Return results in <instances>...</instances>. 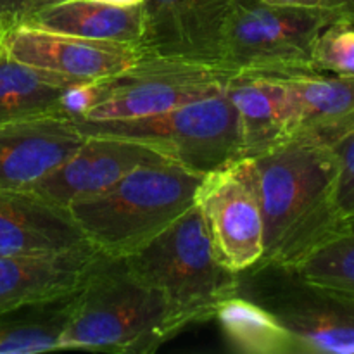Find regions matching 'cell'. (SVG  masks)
Masks as SVG:
<instances>
[{
    "label": "cell",
    "mask_w": 354,
    "mask_h": 354,
    "mask_svg": "<svg viewBox=\"0 0 354 354\" xmlns=\"http://www.w3.org/2000/svg\"><path fill=\"white\" fill-rule=\"evenodd\" d=\"M251 161L265 223L261 261L296 268L348 223L335 197L334 145L320 138L292 137Z\"/></svg>",
    "instance_id": "cell-1"
},
{
    "label": "cell",
    "mask_w": 354,
    "mask_h": 354,
    "mask_svg": "<svg viewBox=\"0 0 354 354\" xmlns=\"http://www.w3.org/2000/svg\"><path fill=\"white\" fill-rule=\"evenodd\" d=\"M185 328L165 294L138 279L123 256L100 252L73 296L59 351L149 354Z\"/></svg>",
    "instance_id": "cell-2"
},
{
    "label": "cell",
    "mask_w": 354,
    "mask_h": 354,
    "mask_svg": "<svg viewBox=\"0 0 354 354\" xmlns=\"http://www.w3.org/2000/svg\"><path fill=\"white\" fill-rule=\"evenodd\" d=\"M201 180L203 175L171 161L144 165L68 211L92 248L107 256H128L196 204Z\"/></svg>",
    "instance_id": "cell-3"
},
{
    "label": "cell",
    "mask_w": 354,
    "mask_h": 354,
    "mask_svg": "<svg viewBox=\"0 0 354 354\" xmlns=\"http://www.w3.org/2000/svg\"><path fill=\"white\" fill-rule=\"evenodd\" d=\"M123 258L138 279L165 294L187 327L213 320L218 306L237 290V273L218 261L196 204Z\"/></svg>",
    "instance_id": "cell-4"
},
{
    "label": "cell",
    "mask_w": 354,
    "mask_h": 354,
    "mask_svg": "<svg viewBox=\"0 0 354 354\" xmlns=\"http://www.w3.org/2000/svg\"><path fill=\"white\" fill-rule=\"evenodd\" d=\"M75 121L83 135L138 142L168 161L203 176L244 159L237 113L225 88L154 116Z\"/></svg>",
    "instance_id": "cell-5"
},
{
    "label": "cell",
    "mask_w": 354,
    "mask_h": 354,
    "mask_svg": "<svg viewBox=\"0 0 354 354\" xmlns=\"http://www.w3.org/2000/svg\"><path fill=\"white\" fill-rule=\"evenodd\" d=\"M235 294L270 311L292 335L299 354H354V294L270 261L239 272Z\"/></svg>",
    "instance_id": "cell-6"
},
{
    "label": "cell",
    "mask_w": 354,
    "mask_h": 354,
    "mask_svg": "<svg viewBox=\"0 0 354 354\" xmlns=\"http://www.w3.org/2000/svg\"><path fill=\"white\" fill-rule=\"evenodd\" d=\"M334 21L342 19L328 9L234 0L225 35L223 62L239 73L280 78L318 75L311 66V50L320 31Z\"/></svg>",
    "instance_id": "cell-7"
},
{
    "label": "cell",
    "mask_w": 354,
    "mask_h": 354,
    "mask_svg": "<svg viewBox=\"0 0 354 354\" xmlns=\"http://www.w3.org/2000/svg\"><path fill=\"white\" fill-rule=\"evenodd\" d=\"M237 73L225 64L142 55L124 71L97 82L99 102L80 120H137L166 113L220 93Z\"/></svg>",
    "instance_id": "cell-8"
},
{
    "label": "cell",
    "mask_w": 354,
    "mask_h": 354,
    "mask_svg": "<svg viewBox=\"0 0 354 354\" xmlns=\"http://www.w3.org/2000/svg\"><path fill=\"white\" fill-rule=\"evenodd\" d=\"M196 206L221 265L239 273L261 261L265 223L251 159H239L204 175Z\"/></svg>",
    "instance_id": "cell-9"
},
{
    "label": "cell",
    "mask_w": 354,
    "mask_h": 354,
    "mask_svg": "<svg viewBox=\"0 0 354 354\" xmlns=\"http://www.w3.org/2000/svg\"><path fill=\"white\" fill-rule=\"evenodd\" d=\"M232 2L145 0L140 50L154 57L225 64V35Z\"/></svg>",
    "instance_id": "cell-10"
},
{
    "label": "cell",
    "mask_w": 354,
    "mask_h": 354,
    "mask_svg": "<svg viewBox=\"0 0 354 354\" xmlns=\"http://www.w3.org/2000/svg\"><path fill=\"white\" fill-rule=\"evenodd\" d=\"M2 45L14 59L66 85L111 78L144 55L135 45L88 40L33 26L9 31L2 37Z\"/></svg>",
    "instance_id": "cell-11"
},
{
    "label": "cell",
    "mask_w": 354,
    "mask_h": 354,
    "mask_svg": "<svg viewBox=\"0 0 354 354\" xmlns=\"http://www.w3.org/2000/svg\"><path fill=\"white\" fill-rule=\"evenodd\" d=\"M162 161L168 159L138 142L85 135L83 144L31 192L68 209L106 192L138 166Z\"/></svg>",
    "instance_id": "cell-12"
},
{
    "label": "cell",
    "mask_w": 354,
    "mask_h": 354,
    "mask_svg": "<svg viewBox=\"0 0 354 354\" xmlns=\"http://www.w3.org/2000/svg\"><path fill=\"white\" fill-rule=\"evenodd\" d=\"M85 140L66 114L0 123V190L31 192Z\"/></svg>",
    "instance_id": "cell-13"
},
{
    "label": "cell",
    "mask_w": 354,
    "mask_h": 354,
    "mask_svg": "<svg viewBox=\"0 0 354 354\" xmlns=\"http://www.w3.org/2000/svg\"><path fill=\"white\" fill-rule=\"evenodd\" d=\"M100 252L95 248L0 256V313L75 296Z\"/></svg>",
    "instance_id": "cell-14"
},
{
    "label": "cell",
    "mask_w": 354,
    "mask_h": 354,
    "mask_svg": "<svg viewBox=\"0 0 354 354\" xmlns=\"http://www.w3.org/2000/svg\"><path fill=\"white\" fill-rule=\"evenodd\" d=\"M88 245L66 207L35 192L0 190V256L47 254Z\"/></svg>",
    "instance_id": "cell-15"
},
{
    "label": "cell",
    "mask_w": 354,
    "mask_h": 354,
    "mask_svg": "<svg viewBox=\"0 0 354 354\" xmlns=\"http://www.w3.org/2000/svg\"><path fill=\"white\" fill-rule=\"evenodd\" d=\"M225 92L237 113L244 158L254 159L289 140L292 107L283 78L237 73Z\"/></svg>",
    "instance_id": "cell-16"
},
{
    "label": "cell",
    "mask_w": 354,
    "mask_h": 354,
    "mask_svg": "<svg viewBox=\"0 0 354 354\" xmlns=\"http://www.w3.org/2000/svg\"><path fill=\"white\" fill-rule=\"evenodd\" d=\"M292 107L290 137L337 144L354 127V75L325 73L283 78Z\"/></svg>",
    "instance_id": "cell-17"
},
{
    "label": "cell",
    "mask_w": 354,
    "mask_h": 354,
    "mask_svg": "<svg viewBox=\"0 0 354 354\" xmlns=\"http://www.w3.org/2000/svg\"><path fill=\"white\" fill-rule=\"evenodd\" d=\"M28 26L140 47L144 14L142 6L118 7L95 0H68L40 12Z\"/></svg>",
    "instance_id": "cell-18"
},
{
    "label": "cell",
    "mask_w": 354,
    "mask_h": 354,
    "mask_svg": "<svg viewBox=\"0 0 354 354\" xmlns=\"http://www.w3.org/2000/svg\"><path fill=\"white\" fill-rule=\"evenodd\" d=\"M61 80L14 59L0 44V123L62 114Z\"/></svg>",
    "instance_id": "cell-19"
},
{
    "label": "cell",
    "mask_w": 354,
    "mask_h": 354,
    "mask_svg": "<svg viewBox=\"0 0 354 354\" xmlns=\"http://www.w3.org/2000/svg\"><path fill=\"white\" fill-rule=\"evenodd\" d=\"M213 320L232 348L245 354H299L292 335L270 311L234 294L218 306Z\"/></svg>",
    "instance_id": "cell-20"
},
{
    "label": "cell",
    "mask_w": 354,
    "mask_h": 354,
    "mask_svg": "<svg viewBox=\"0 0 354 354\" xmlns=\"http://www.w3.org/2000/svg\"><path fill=\"white\" fill-rule=\"evenodd\" d=\"M71 303L73 296L0 313V354L59 351Z\"/></svg>",
    "instance_id": "cell-21"
},
{
    "label": "cell",
    "mask_w": 354,
    "mask_h": 354,
    "mask_svg": "<svg viewBox=\"0 0 354 354\" xmlns=\"http://www.w3.org/2000/svg\"><path fill=\"white\" fill-rule=\"evenodd\" d=\"M296 270L311 282L354 294V220Z\"/></svg>",
    "instance_id": "cell-22"
},
{
    "label": "cell",
    "mask_w": 354,
    "mask_h": 354,
    "mask_svg": "<svg viewBox=\"0 0 354 354\" xmlns=\"http://www.w3.org/2000/svg\"><path fill=\"white\" fill-rule=\"evenodd\" d=\"M311 66L317 73L354 75V24L349 21L327 24L315 40Z\"/></svg>",
    "instance_id": "cell-23"
},
{
    "label": "cell",
    "mask_w": 354,
    "mask_h": 354,
    "mask_svg": "<svg viewBox=\"0 0 354 354\" xmlns=\"http://www.w3.org/2000/svg\"><path fill=\"white\" fill-rule=\"evenodd\" d=\"M337 156V206L346 221L354 220V127L337 144H334Z\"/></svg>",
    "instance_id": "cell-24"
},
{
    "label": "cell",
    "mask_w": 354,
    "mask_h": 354,
    "mask_svg": "<svg viewBox=\"0 0 354 354\" xmlns=\"http://www.w3.org/2000/svg\"><path fill=\"white\" fill-rule=\"evenodd\" d=\"M62 2L68 0H0V31L6 35L28 26L38 14Z\"/></svg>",
    "instance_id": "cell-25"
},
{
    "label": "cell",
    "mask_w": 354,
    "mask_h": 354,
    "mask_svg": "<svg viewBox=\"0 0 354 354\" xmlns=\"http://www.w3.org/2000/svg\"><path fill=\"white\" fill-rule=\"evenodd\" d=\"M275 7H299V9H328L325 0H261ZM330 10V9H328Z\"/></svg>",
    "instance_id": "cell-26"
},
{
    "label": "cell",
    "mask_w": 354,
    "mask_h": 354,
    "mask_svg": "<svg viewBox=\"0 0 354 354\" xmlns=\"http://www.w3.org/2000/svg\"><path fill=\"white\" fill-rule=\"evenodd\" d=\"M327 7L341 16L342 21L354 24V0H325Z\"/></svg>",
    "instance_id": "cell-27"
},
{
    "label": "cell",
    "mask_w": 354,
    "mask_h": 354,
    "mask_svg": "<svg viewBox=\"0 0 354 354\" xmlns=\"http://www.w3.org/2000/svg\"><path fill=\"white\" fill-rule=\"evenodd\" d=\"M95 2L109 3V6H118V7H133V6H142L145 0H95Z\"/></svg>",
    "instance_id": "cell-28"
},
{
    "label": "cell",
    "mask_w": 354,
    "mask_h": 354,
    "mask_svg": "<svg viewBox=\"0 0 354 354\" xmlns=\"http://www.w3.org/2000/svg\"><path fill=\"white\" fill-rule=\"evenodd\" d=\"M2 37L3 35H2V31H0V44H2Z\"/></svg>",
    "instance_id": "cell-29"
}]
</instances>
